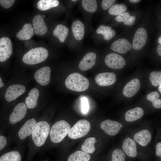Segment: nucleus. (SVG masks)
Returning a JSON list of instances; mask_svg holds the SVG:
<instances>
[{"instance_id":"5","label":"nucleus","mask_w":161,"mask_h":161,"mask_svg":"<svg viewBox=\"0 0 161 161\" xmlns=\"http://www.w3.org/2000/svg\"><path fill=\"white\" fill-rule=\"evenodd\" d=\"M90 124L88 120L82 119L75 123L71 128L68 135L70 138L76 139L84 137L89 132Z\"/></svg>"},{"instance_id":"18","label":"nucleus","mask_w":161,"mask_h":161,"mask_svg":"<svg viewBox=\"0 0 161 161\" xmlns=\"http://www.w3.org/2000/svg\"><path fill=\"white\" fill-rule=\"evenodd\" d=\"M36 123V121L33 118L27 121L18 131V135L20 139L23 140L31 135Z\"/></svg>"},{"instance_id":"44","label":"nucleus","mask_w":161,"mask_h":161,"mask_svg":"<svg viewBox=\"0 0 161 161\" xmlns=\"http://www.w3.org/2000/svg\"><path fill=\"white\" fill-rule=\"evenodd\" d=\"M4 86V84L2 82L1 78L0 77V88Z\"/></svg>"},{"instance_id":"30","label":"nucleus","mask_w":161,"mask_h":161,"mask_svg":"<svg viewBox=\"0 0 161 161\" xmlns=\"http://www.w3.org/2000/svg\"><path fill=\"white\" fill-rule=\"evenodd\" d=\"M21 157L17 151H12L7 153L0 157V161H21Z\"/></svg>"},{"instance_id":"14","label":"nucleus","mask_w":161,"mask_h":161,"mask_svg":"<svg viewBox=\"0 0 161 161\" xmlns=\"http://www.w3.org/2000/svg\"><path fill=\"white\" fill-rule=\"evenodd\" d=\"M131 44L126 39L124 38L119 39L114 41L111 44L110 48L112 50L117 52L125 54L131 49Z\"/></svg>"},{"instance_id":"3","label":"nucleus","mask_w":161,"mask_h":161,"mask_svg":"<svg viewBox=\"0 0 161 161\" xmlns=\"http://www.w3.org/2000/svg\"><path fill=\"white\" fill-rule=\"evenodd\" d=\"M50 127L48 123L41 121L36 123L32 133L35 145L40 147L44 143L50 132Z\"/></svg>"},{"instance_id":"45","label":"nucleus","mask_w":161,"mask_h":161,"mask_svg":"<svg viewBox=\"0 0 161 161\" xmlns=\"http://www.w3.org/2000/svg\"><path fill=\"white\" fill-rule=\"evenodd\" d=\"M140 0H129V1L132 3H136L140 2Z\"/></svg>"},{"instance_id":"29","label":"nucleus","mask_w":161,"mask_h":161,"mask_svg":"<svg viewBox=\"0 0 161 161\" xmlns=\"http://www.w3.org/2000/svg\"><path fill=\"white\" fill-rule=\"evenodd\" d=\"M97 142L96 138L90 137L87 138L81 146L82 151L88 153H92L95 150V144Z\"/></svg>"},{"instance_id":"13","label":"nucleus","mask_w":161,"mask_h":161,"mask_svg":"<svg viewBox=\"0 0 161 161\" xmlns=\"http://www.w3.org/2000/svg\"><path fill=\"white\" fill-rule=\"evenodd\" d=\"M96 83L101 86H107L112 85L116 81L117 77L113 73L106 72L100 73L95 77Z\"/></svg>"},{"instance_id":"23","label":"nucleus","mask_w":161,"mask_h":161,"mask_svg":"<svg viewBox=\"0 0 161 161\" xmlns=\"http://www.w3.org/2000/svg\"><path fill=\"white\" fill-rule=\"evenodd\" d=\"M72 29L73 35L75 39L78 41L82 39L84 35V26L83 23L79 20L73 22Z\"/></svg>"},{"instance_id":"33","label":"nucleus","mask_w":161,"mask_h":161,"mask_svg":"<svg viewBox=\"0 0 161 161\" xmlns=\"http://www.w3.org/2000/svg\"><path fill=\"white\" fill-rule=\"evenodd\" d=\"M149 78L153 86H157L161 83V72L153 71L150 73Z\"/></svg>"},{"instance_id":"25","label":"nucleus","mask_w":161,"mask_h":161,"mask_svg":"<svg viewBox=\"0 0 161 161\" xmlns=\"http://www.w3.org/2000/svg\"><path fill=\"white\" fill-rule=\"evenodd\" d=\"M69 30L65 26L59 24L56 26L53 31V35L57 37L60 41L63 43L68 35Z\"/></svg>"},{"instance_id":"6","label":"nucleus","mask_w":161,"mask_h":161,"mask_svg":"<svg viewBox=\"0 0 161 161\" xmlns=\"http://www.w3.org/2000/svg\"><path fill=\"white\" fill-rule=\"evenodd\" d=\"M13 53V46L10 39L6 36L0 38V62L8 59Z\"/></svg>"},{"instance_id":"42","label":"nucleus","mask_w":161,"mask_h":161,"mask_svg":"<svg viewBox=\"0 0 161 161\" xmlns=\"http://www.w3.org/2000/svg\"><path fill=\"white\" fill-rule=\"evenodd\" d=\"M156 154L158 157H161V143H158L156 145Z\"/></svg>"},{"instance_id":"32","label":"nucleus","mask_w":161,"mask_h":161,"mask_svg":"<svg viewBox=\"0 0 161 161\" xmlns=\"http://www.w3.org/2000/svg\"><path fill=\"white\" fill-rule=\"evenodd\" d=\"M82 4L84 9L90 13L95 12L97 9V2L95 0H83Z\"/></svg>"},{"instance_id":"34","label":"nucleus","mask_w":161,"mask_h":161,"mask_svg":"<svg viewBox=\"0 0 161 161\" xmlns=\"http://www.w3.org/2000/svg\"><path fill=\"white\" fill-rule=\"evenodd\" d=\"M126 155L121 149H116L112 152L111 161H125Z\"/></svg>"},{"instance_id":"40","label":"nucleus","mask_w":161,"mask_h":161,"mask_svg":"<svg viewBox=\"0 0 161 161\" xmlns=\"http://www.w3.org/2000/svg\"><path fill=\"white\" fill-rule=\"evenodd\" d=\"M136 17L134 16H130L123 22L127 26H130L134 24L135 21Z\"/></svg>"},{"instance_id":"24","label":"nucleus","mask_w":161,"mask_h":161,"mask_svg":"<svg viewBox=\"0 0 161 161\" xmlns=\"http://www.w3.org/2000/svg\"><path fill=\"white\" fill-rule=\"evenodd\" d=\"M144 114V111L141 108L137 107L126 112L125 119L126 121L133 122L140 118Z\"/></svg>"},{"instance_id":"12","label":"nucleus","mask_w":161,"mask_h":161,"mask_svg":"<svg viewBox=\"0 0 161 161\" xmlns=\"http://www.w3.org/2000/svg\"><path fill=\"white\" fill-rule=\"evenodd\" d=\"M51 69L48 66L43 67L37 70L34 74L36 81L42 86L47 85L50 81Z\"/></svg>"},{"instance_id":"20","label":"nucleus","mask_w":161,"mask_h":161,"mask_svg":"<svg viewBox=\"0 0 161 161\" xmlns=\"http://www.w3.org/2000/svg\"><path fill=\"white\" fill-rule=\"evenodd\" d=\"M134 138V140L141 145L145 146L151 141V135L149 131L144 129L136 133Z\"/></svg>"},{"instance_id":"8","label":"nucleus","mask_w":161,"mask_h":161,"mask_svg":"<svg viewBox=\"0 0 161 161\" xmlns=\"http://www.w3.org/2000/svg\"><path fill=\"white\" fill-rule=\"evenodd\" d=\"M25 90V87L23 85L19 84L11 85L6 91L4 95L5 99L8 102H11L23 94Z\"/></svg>"},{"instance_id":"10","label":"nucleus","mask_w":161,"mask_h":161,"mask_svg":"<svg viewBox=\"0 0 161 161\" xmlns=\"http://www.w3.org/2000/svg\"><path fill=\"white\" fill-rule=\"evenodd\" d=\"M123 125L118 122L109 119L103 121L100 124L101 129L107 134L114 136L116 134Z\"/></svg>"},{"instance_id":"46","label":"nucleus","mask_w":161,"mask_h":161,"mask_svg":"<svg viewBox=\"0 0 161 161\" xmlns=\"http://www.w3.org/2000/svg\"><path fill=\"white\" fill-rule=\"evenodd\" d=\"M159 87H158V90L159 92H160V93H161V83H160L159 85Z\"/></svg>"},{"instance_id":"43","label":"nucleus","mask_w":161,"mask_h":161,"mask_svg":"<svg viewBox=\"0 0 161 161\" xmlns=\"http://www.w3.org/2000/svg\"><path fill=\"white\" fill-rule=\"evenodd\" d=\"M157 52L158 55L161 56V44H160L157 47Z\"/></svg>"},{"instance_id":"11","label":"nucleus","mask_w":161,"mask_h":161,"mask_svg":"<svg viewBox=\"0 0 161 161\" xmlns=\"http://www.w3.org/2000/svg\"><path fill=\"white\" fill-rule=\"evenodd\" d=\"M27 107L23 103L17 104L14 107L9 117V121L12 124H14L22 120L26 115Z\"/></svg>"},{"instance_id":"21","label":"nucleus","mask_w":161,"mask_h":161,"mask_svg":"<svg viewBox=\"0 0 161 161\" xmlns=\"http://www.w3.org/2000/svg\"><path fill=\"white\" fill-rule=\"evenodd\" d=\"M34 33V29L30 23H26L22 28L16 35V37L20 40L25 41L30 39Z\"/></svg>"},{"instance_id":"35","label":"nucleus","mask_w":161,"mask_h":161,"mask_svg":"<svg viewBox=\"0 0 161 161\" xmlns=\"http://www.w3.org/2000/svg\"><path fill=\"white\" fill-rule=\"evenodd\" d=\"M160 97V95L159 93L157 91H154L148 94L146 96V98L153 103L155 102Z\"/></svg>"},{"instance_id":"15","label":"nucleus","mask_w":161,"mask_h":161,"mask_svg":"<svg viewBox=\"0 0 161 161\" xmlns=\"http://www.w3.org/2000/svg\"><path fill=\"white\" fill-rule=\"evenodd\" d=\"M140 86V80L137 78L131 80L124 87L123 94L127 97H131L134 95L139 90Z\"/></svg>"},{"instance_id":"26","label":"nucleus","mask_w":161,"mask_h":161,"mask_svg":"<svg viewBox=\"0 0 161 161\" xmlns=\"http://www.w3.org/2000/svg\"><path fill=\"white\" fill-rule=\"evenodd\" d=\"M96 32L97 34L103 35L104 39L106 41L110 40L116 34L115 31L112 30L111 27L103 25H100L98 28Z\"/></svg>"},{"instance_id":"28","label":"nucleus","mask_w":161,"mask_h":161,"mask_svg":"<svg viewBox=\"0 0 161 161\" xmlns=\"http://www.w3.org/2000/svg\"><path fill=\"white\" fill-rule=\"evenodd\" d=\"M58 0H40L37 4L38 8L42 11H45L57 6L59 4Z\"/></svg>"},{"instance_id":"47","label":"nucleus","mask_w":161,"mask_h":161,"mask_svg":"<svg viewBox=\"0 0 161 161\" xmlns=\"http://www.w3.org/2000/svg\"><path fill=\"white\" fill-rule=\"evenodd\" d=\"M158 43L160 44H161V36L159 37L158 39Z\"/></svg>"},{"instance_id":"4","label":"nucleus","mask_w":161,"mask_h":161,"mask_svg":"<svg viewBox=\"0 0 161 161\" xmlns=\"http://www.w3.org/2000/svg\"><path fill=\"white\" fill-rule=\"evenodd\" d=\"M71 129L69 124L64 120L57 121L52 126L49 132L51 141L54 143L61 141Z\"/></svg>"},{"instance_id":"27","label":"nucleus","mask_w":161,"mask_h":161,"mask_svg":"<svg viewBox=\"0 0 161 161\" xmlns=\"http://www.w3.org/2000/svg\"><path fill=\"white\" fill-rule=\"evenodd\" d=\"M91 158L90 155L83 151H77L70 155L68 161H89Z\"/></svg>"},{"instance_id":"7","label":"nucleus","mask_w":161,"mask_h":161,"mask_svg":"<svg viewBox=\"0 0 161 161\" xmlns=\"http://www.w3.org/2000/svg\"><path fill=\"white\" fill-rule=\"evenodd\" d=\"M105 62L108 67L115 69H121L126 64L125 60L123 57L114 53H109L106 55Z\"/></svg>"},{"instance_id":"31","label":"nucleus","mask_w":161,"mask_h":161,"mask_svg":"<svg viewBox=\"0 0 161 161\" xmlns=\"http://www.w3.org/2000/svg\"><path fill=\"white\" fill-rule=\"evenodd\" d=\"M127 10V7L124 4H116L112 5L109 9V13L112 15L118 16L125 12Z\"/></svg>"},{"instance_id":"38","label":"nucleus","mask_w":161,"mask_h":161,"mask_svg":"<svg viewBox=\"0 0 161 161\" xmlns=\"http://www.w3.org/2000/svg\"><path fill=\"white\" fill-rule=\"evenodd\" d=\"M131 15L128 12H125L117 16L116 17L115 20L118 22H123Z\"/></svg>"},{"instance_id":"41","label":"nucleus","mask_w":161,"mask_h":161,"mask_svg":"<svg viewBox=\"0 0 161 161\" xmlns=\"http://www.w3.org/2000/svg\"><path fill=\"white\" fill-rule=\"evenodd\" d=\"M7 140L4 136L0 135V151L2 150L7 145Z\"/></svg>"},{"instance_id":"1","label":"nucleus","mask_w":161,"mask_h":161,"mask_svg":"<svg viewBox=\"0 0 161 161\" xmlns=\"http://www.w3.org/2000/svg\"><path fill=\"white\" fill-rule=\"evenodd\" d=\"M89 85L88 80L81 74L77 72L69 75L65 81V85L67 88L77 92L86 90Z\"/></svg>"},{"instance_id":"2","label":"nucleus","mask_w":161,"mask_h":161,"mask_svg":"<svg viewBox=\"0 0 161 161\" xmlns=\"http://www.w3.org/2000/svg\"><path fill=\"white\" fill-rule=\"evenodd\" d=\"M48 56V52L46 49L37 47L31 49L25 54L22 60L25 64L34 65L44 61Z\"/></svg>"},{"instance_id":"37","label":"nucleus","mask_w":161,"mask_h":161,"mask_svg":"<svg viewBox=\"0 0 161 161\" xmlns=\"http://www.w3.org/2000/svg\"><path fill=\"white\" fill-rule=\"evenodd\" d=\"M81 110L84 114L87 112L89 109V105L87 99L86 97H83L81 100Z\"/></svg>"},{"instance_id":"17","label":"nucleus","mask_w":161,"mask_h":161,"mask_svg":"<svg viewBox=\"0 0 161 161\" xmlns=\"http://www.w3.org/2000/svg\"><path fill=\"white\" fill-rule=\"evenodd\" d=\"M96 54L92 52L86 54L80 62L79 67L81 70L85 71L91 69L95 65Z\"/></svg>"},{"instance_id":"36","label":"nucleus","mask_w":161,"mask_h":161,"mask_svg":"<svg viewBox=\"0 0 161 161\" xmlns=\"http://www.w3.org/2000/svg\"><path fill=\"white\" fill-rule=\"evenodd\" d=\"M15 0H0V5L6 9L10 8L13 5Z\"/></svg>"},{"instance_id":"16","label":"nucleus","mask_w":161,"mask_h":161,"mask_svg":"<svg viewBox=\"0 0 161 161\" xmlns=\"http://www.w3.org/2000/svg\"><path fill=\"white\" fill-rule=\"evenodd\" d=\"M32 22L34 32L36 35H42L47 33L48 28L41 16L39 15L35 16Z\"/></svg>"},{"instance_id":"9","label":"nucleus","mask_w":161,"mask_h":161,"mask_svg":"<svg viewBox=\"0 0 161 161\" xmlns=\"http://www.w3.org/2000/svg\"><path fill=\"white\" fill-rule=\"evenodd\" d=\"M148 38L146 30L143 27H140L135 33L132 43L133 48L136 50L142 49L145 44Z\"/></svg>"},{"instance_id":"39","label":"nucleus","mask_w":161,"mask_h":161,"mask_svg":"<svg viewBox=\"0 0 161 161\" xmlns=\"http://www.w3.org/2000/svg\"><path fill=\"white\" fill-rule=\"evenodd\" d=\"M115 0H103L102 2V7L105 10L110 8L115 3Z\"/></svg>"},{"instance_id":"22","label":"nucleus","mask_w":161,"mask_h":161,"mask_svg":"<svg viewBox=\"0 0 161 161\" xmlns=\"http://www.w3.org/2000/svg\"><path fill=\"white\" fill-rule=\"evenodd\" d=\"M39 95V90L36 88H33L30 91L29 96L25 99V104L27 108L32 109L36 106Z\"/></svg>"},{"instance_id":"48","label":"nucleus","mask_w":161,"mask_h":161,"mask_svg":"<svg viewBox=\"0 0 161 161\" xmlns=\"http://www.w3.org/2000/svg\"><path fill=\"white\" fill-rule=\"evenodd\" d=\"M71 1H76V0H71Z\"/></svg>"},{"instance_id":"19","label":"nucleus","mask_w":161,"mask_h":161,"mask_svg":"<svg viewBox=\"0 0 161 161\" xmlns=\"http://www.w3.org/2000/svg\"><path fill=\"white\" fill-rule=\"evenodd\" d=\"M122 149L124 152L129 157H134L137 154L135 142L130 138H126L124 140L122 145Z\"/></svg>"}]
</instances>
